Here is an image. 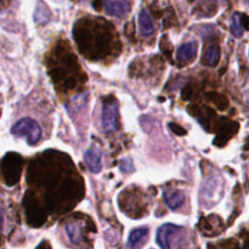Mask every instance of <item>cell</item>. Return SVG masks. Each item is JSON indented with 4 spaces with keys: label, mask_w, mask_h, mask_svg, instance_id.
<instances>
[{
    "label": "cell",
    "mask_w": 249,
    "mask_h": 249,
    "mask_svg": "<svg viewBox=\"0 0 249 249\" xmlns=\"http://www.w3.org/2000/svg\"><path fill=\"white\" fill-rule=\"evenodd\" d=\"M104 5L107 15L119 17V18L125 16L129 11V7H130V4L128 1H124V0H107Z\"/></svg>",
    "instance_id": "cell-6"
},
{
    "label": "cell",
    "mask_w": 249,
    "mask_h": 249,
    "mask_svg": "<svg viewBox=\"0 0 249 249\" xmlns=\"http://www.w3.org/2000/svg\"><path fill=\"white\" fill-rule=\"evenodd\" d=\"M11 134L19 138H26L28 145H36L41 138L39 124L32 118H22L12 125Z\"/></svg>",
    "instance_id": "cell-1"
},
{
    "label": "cell",
    "mask_w": 249,
    "mask_h": 249,
    "mask_svg": "<svg viewBox=\"0 0 249 249\" xmlns=\"http://www.w3.org/2000/svg\"><path fill=\"white\" fill-rule=\"evenodd\" d=\"M242 26L246 31H249V16L246 14H242Z\"/></svg>",
    "instance_id": "cell-18"
},
{
    "label": "cell",
    "mask_w": 249,
    "mask_h": 249,
    "mask_svg": "<svg viewBox=\"0 0 249 249\" xmlns=\"http://www.w3.org/2000/svg\"><path fill=\"white\" fill-rule=\"evenodd\" d=\"M84 160L88 165V169L94 174H97L102 170V162H101V153L97 148L92 147L85 152Z\"/></svg>",
    "instance_id": "cell-8"
},
{
    "label": "cell",
    "mask_w": 249,
    "mask_h": 249,
    "mask_svg": "<svg viewBox=\"0 0 249 249\" xmlns=\"http://www.w3.org/2000/svg\"><path fill=\"white\" fill-rule=\"evenodd\" d=\"M119 168H121L122 172L126 173V174H129V173H133L134 172L133 160H131L130 158H125V160H123L121 162V165H119Z\"/></svg>",
    "instance_id": "cell-16"
},
{
    "label": "cell",
    "mask_w": 249,
    "mask_h": 249,
    "mask_svg": "<svg viewBox=\"0 0 249 249\" xmlns=\"http://www.w3.org/2000/svg\"><path fill=\"white\" fill-rule=\"evenodd\" d=\"M163 198L172 211L179 209L185 203V195L180 190H167L163 194Z\"/></svg>",
    "instance_id": "cell-10"
},
{
    "label": "cell",
    "mask_w": 249,
    "mask_h": 249,
    "mask_svg": "<svg viewBox=\"0 0 249 249\" xmlns=\"http://www.w3.org/2000/svg\"><path fill=\"white\" fill-rule=\"evenodd\" d=\"M243 29L245 28L242 26V14L235 12L232 16V21H231V34L236 38H241L243 36Z\"/></svg>",
    "instance_id": "cell-14"
},
{
    "label": "cell",
    "mask_w": 249,
    "mask_h": 249,
    "mask_svg": "<svg viewBox=\"0 0 249 249\" xmlns=\"http://www.w3.org/2000/svg\"><path fill=\"white\" fill-rule=\"evenodd\" d=\"M26 213L28 224L33 228L41 226L46 221V214L41 211L36 202H29L26 204Z\"/></svg>",
    "instance_id": "cell-5"
},
{
    "label": "cell",
    "mask_w": 249,
    "mask_h": 249,
    "mask_svg": "<svg viewBox=\"0 0 249 249\" xmlns=\"http://www.w3.org/2000/svg\"><path fill=\"white\" fill-rule=\"evenodd\" d=\"M148 238V229L140 228L133 230L129 235L128 248L129 249H141Z\"/></svg>",
    "instance_id": "cell-9"
},
{
    "label": "cell",
    "mask_w": 249,
    "mask_h": 249,
    "mask_svg": "<svg viewBox=\"0 0 249 249\" xmlns=\"http://www.w3.org/2000/svg\"><path fill=\"white\" fill-rule=\"evenodd\" d=\"M85 228V224L82 221H71L66 224V231H67L68 238L74 245H82L83 242V230Z\"/></svg>",
    "instance_id": "cell-11"
},
{
    "label": "cell",
    "mask_w": 249,
    "mask_h": 249,
    "mask_svg": "<svg viewBox=\"0 0 249 249\" xmlns=\"http://www.w3.org/2000/svg\"><path fill=\"white\" fill-rule=\"evenodd\" d=\"M181 231V228L172 225V224H165V225L160 226L157 231L158 246L162 249H172V247H170V238L177 237L178 235H180Z\"/></svg>",
    "instance_id": "cell-4"
},
{
    "label": "cell",
    "mask_w": 249,
    "mask_h": 249,
    "mask_svg": "<svg viewBox=\"0 0 249 249\" xmlns=\"http://www.w3.org/2000/svg\"><path fill=\"white\" fill-rule=\"evenodd\" d=\"M248 4H249V1H248Z\"/></svg>",
    "instance_id": "cell-21"
},
{
    "label": "cell",
    "mask_w": 249,
    "mask_h": 249,
    "mask_svg": "<svg viewBox=\"0 0 249 249\" xmlns=\"http://www.w3.org/2000/svg\"><path fill=\"white\" fill-rule=\"evenodd\" d=\"M245 150H249V141L247 143H246V146H245Z\"/></svg>",
    "instance_id": "cell-20"
},
{
    "label": "cell",
    "mask_w": 249,
    "mask_h": 249,
    "mask_svg": "<svg viewBox=\"0 0 249 249\" xmlns=\"http://www.w3.org/2000/svg\"><path fill=\"white\" fill-rule=\"evenodd\" d=\"M102 124L106 133H114L118 129V102L114 99L106 100L104 104Z\"/></svg>",
    "instance_id": "cell-3"
},
{
    "label": "cell",
    "mask_w": 249,
    "mask_h": 249,
    "mask_svg": "<svg viewBox=\"0 0 249 249\" xmlns=\"http://www.w3.org/2000/svg\"><path fill=\"white\" fill-rule=\"evenodd\" d=\"M139 29H140V33L142 36H151V34L155 32V27H153L152 21H151L150 16H148L147 11L146 10H141L140 14H139Z\"/></svg>",
    "instance_id": "cell-13"
},
{
    "label": "cell",
    "mask_w": 249,
    "mask_h": 249,
    "mask_svg": "<svg viewBox=\"0 0 249 249\" xmlns=\"http://www.w3.org/2000/svg\"><path fill=\"white\" fill-rule=\"evenodd\" d=\"M169 128L172 129V130L174 131V133L177 134V135H179V136H182V135H185V134H186V130H185L184 128H181V126H180V125H178V124L169 123Z\"/></svg>",
    "instance_id": "cell-17"
},
{
    "label": "cell",
    "mask_w": 249,
    "mask_h": 249,
    "mask_svg": "<svg viewBox=\"0 0 249 249\" xmlns=\"http://www.w3.org/2000/svg\"><path fill=\"white\" fill-rule=\"evenodd\" d=\"M211 95V96H213V101H214V104L216 105V106L219 107V108L220 109H225V108H228V106H229V102H228V100L225 99V97L224 96H221V95H218V94H209Z\"/></svg>",
    "instance_id": "cell-15"
},
{
    "label": "cell",
    "mask_w": 249,
    "mask_h": 249,
    "mask_svg": "<svg viewBox=\"0 0 249 249\" xmlns=\"http://www.w3.org/2000/svg\"><path fill=\"white\" fill-rule=\"evenodd\" d=\"M21 157L17 153H7L2 158L1 172L7 186H15L21 177Z\"/></svg>",
    "instance_id": "cell-2"
},
{
    "label": "cell",
    "mask_w": 249,
    "mask_h": 249,
    "mask_svg": "<svg viewBox=\"0 0 249 249\" xmlns=\"http://www.w3.org/2000/svg\"><path fill=\"white\" fill-rule=\"evenodd\" d=\"M197 43L196 41H189L185 43L178 49L177 51V61L179 63H189L196 57L197 53Z\"/></svg>",
    "instance_id": "cell-7"
},
{
    "label": "cell",
    "mask_w": 249,
    "mask_h": 249,
    "mask_svg": "<svg viewBox=\"0 0 249 249\" xmlns=\"http://www.w3.org/2000/svg\"><path fill=\"white\" fill-rule=\"evenodd\" d=\"M219 60H220V48H219L218 44H211L208 48L206 49L203 53V57H202V63L206 66H214L218 65Z\"/></svg>",
    "instance_id": "cell-12"
},
{
    "label": "cell",
    "mask_w": 249,
    "mask_h": 249,
    "mask_svg": "<svg viewBox=\"0 0 249 249\" xmlns=\"http://www.w3.org/2000/svg\"><path fill=\"white\" fill-rule=\"evenodd\" d=\"M190 94H191V91H190V89H185L184 91H182V97H184V99H186V100H189L190 99Z\"/></svg>",
    "instance_id": "cell-19"
}]
</instances>
